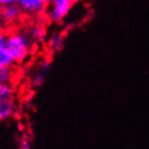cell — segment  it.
Wrapping results in <instances>:
<instances>
[{
	"label": "cell",
	"mask_w": 149,
	"mask_h": 149,
	"mask_svg": "<svg viewBox=\"0 0 149 149\" xmlns=\"http://www.w3.org/2000/svg\"><path fill=\"white\" fill-rule=\"evenodd\" d=\"M6 49L15 62L22 63L30 54V37L25 33H14L7 36Z\"/></svg>",
	"instance_id": "1"
},
{
	"label": "cell",
	"mask_w": 149,
	"mask_h": 149,
	"mask_svg": "<svg viewBox=\"0 0 149 149\" xmlns=\"http://www.w3.org/2000/svg\"><path fill=\"white\" fill-rule=\"evenodd\" d=\"M54 7L49 13V17L52 22H61L71 9L72 3L70 0H52Z\"/></svg>",
	"instance_id": "2"
},
{
	"label": "cell",
	"mask_w": 149,
	"mask_h": 149,
	"mask_svg": "<svg viewBox=\"0 0 149 149\" xmlns=\"http://www.w3.org/2000/svg\"><path fill=\"white\" fill-rule=\"evenodd\" d=\"M18 4L22 10L28 13H40L45 6L42 0H20Z\"/></svg>",
	"instance_id": "3"
},
{
	"label": "cell",
	"mask_w": 149,
	"mask_h": 149,
	"mask_svg": "<svg viewBox=\"0 0 149 149\" xmlns=\"http://www.w3.org/2000/svg\"><path fill=\"white\" fill-rule=\"evenodd\" d=\"M20 9L16 5H11L5 6L2 12L3 18L6 21H13L19 16Z\"/></svg>",
	"instance_id": "4"
},
{
	"label": "cell",
	"mask_w": 149,
	"mask_h": 149,
	"mask_svg": "<svg viewBox=\"0 0 149 149\" xmlns=\"http://www.w3.org/2000/svg\"><path fill=\"white\" fill-rule=\"evenodd\" d=\"M30 36L34 41L38 42H43L47 37L45 29L41 25H36L32 27L30 30Z\"/></svg>",
	"instance_id": "5"
},
{
	"label": "cell",
	"mask_w": 149,
	"mask_h": 149,
	"mask_svg": "<svg viewBox=\"0 0 149 149\" xmlns=\"http://www.w3.org/2000/svg\"><path fill=\"white\" fill-rule=\"evenodd\" d=\"M63 43H64L63 36L61 33H56L50 39L48 45H49V48L52 51H54V52H59V51H61V50L63 49Z\"/></svg>",
	"instance_id": "6"
},
{
	"label": "cell",
	"mask_w": 149,
	"mask_h": 149,
	"mask_svg": "<svg viewBox=\"0 0 149 149\" xmlns=\"http://www.w3.org/2000/svg\"><path fill=\"white\" fill-rule=\"evenodd\" d=\"M15 111V106L13 101L6 100L0 104V119H5L11 117Z\"/></svg>",
	"instance_id": "7"
},
{
	"label": "cell",
	"mask_w": 149,
	"mask_h": 149,
	"mask_svg": "<svg viewBox=\"0 0 149 149\" xmlns=\"http://www.w3.org/2000/svg\"><path fill=\"white\" fill-rule=\"evenodd\" d=\"M14 93V89L10 84H0V104L10 100Z\"/></svg>",
	"instance_id": "8"
},
{
	"label": "cell",
	"mask_w": 149,
	"mask_h": 149,
	"mask_svg": "<svg viewBox=\"0 0 149 149\" xmlns=\"http://www.w3.org/2000/svg\"><path fill=\"white\" fill-rule=\"evenodd\" d=\"M15 63V60L6 48L0 50V67H12Z\"/></svg>",
	"instance_id": "9"
},
{
	"label": "cell",
	"mask_w": 149,
	"mask_h": 149,
	"mask_svg": "<svg viewBox=\"0 0 149 149\" xmlns=\"http://www.w3.org/2000/svg\"><path fill=\"white\" fill-rule=\"evenodd\" d=\"M13 75L11 67H0V84H9Z\"/></svg>",
	"instance_id": "10"
},
{
	"label": "cell",
	"mask_w": 149,
	"mask_h": 149,
	"mask_svg": "<svg viewBox=\"0 0 149 149\" xmlns=\"http://www.w3.org/2000/svg\"><path fill=\"white\" fill-rule=\"evenodd\" d=\"M45 74L43 72H42L41 71H39L36 75H34L33 79L32 80V85L33 87L37 88L42 84V82L45 81Z\"/></svg>",
	"instance_id": "11"
},
{
	"label": "cell",
	"mask_w": 149,
	"mask_h": 149,
	"mask_svg": "<svg viewBox=\"0 0 149 149\" xmlns=\"http://www.w3.org/2000/svg\"><path fill=\"white\" fill-rule=\"evenodd\" d=\"M32 143L31 140L28 137H23L20 141V147L19 149H31Z\"/></svg>",
	"instance_id": "12"
},
{
	"label": "cell",
	"mask_w": 149,
	"mask_h": 149,
	"mask_svg": "<svg viewBox=\"0 0 149 149\" xmlns=\"http://www.w3.org/2000/svg\"><path fill=\"white\" fill-rule=\"evenodd\" d=\"M51 68V63L49 61H42V62L40 64V71L42 72H43L45 74H46L48 72H49V70Z\"/></svg>",
	"instance_id": "13"
},
{
	"label": "cell",
	"mask_w": 149,
	"mask_h": 149,
	"mask_svg": "<svg viewBox=\"0 0 149 149\" xmlns=\"http://www.w3.org/2000/svg\"><path fill=\"white\" fill-rule=\"evenodd\" d=\"M19 2H20V0H0V6H7L11 5H16Z\"/></svg>",
	"instance_id": "14"
},
{
	"label": "cell",
	"mask_w": 149,
	"mask_h": 149,
	"mask_svg": "<svg viewBox=\"0 0 149 149\" xmlns=\"http://www.w3.org/2000/svg\"><path fill=\"white\" fill-rule=\"evenodd\" d=\"M6 42H7V36H6L4 33H0V50L6 48Z\"/></svg>",
	"instance_id": "15"
},
{
	"label": "cell",
	"mask_w": 149,
	"mask_h": 149,
	"mask_svg": "<svg viewBox=\"0 0 149 149\" xmlns=\"http://www.w3.org/2000/svg\"><path fill=\"white\" fill-rule=\"evenodd\" d=\"M42 1L46 5V4H50V3H52V0H42Z\"/></svg>",
	"instance_id": "16"
},
{
	"label": "cell",
	"mask_w": 149,
	"mask_h": 149,
	"mask_svg": "<svg viewBox=\"0 0 149 149\" xmlns=\"http://www.w3.org/2000/svg\"><path fill=\"white\" fill-rule=\"evenodd\" d=\"M76 1H78V0H70V2H71L72 4H73V3H75Z\"/></svg>",
	"instance_id": "17"
},
{
	"label": "cell",
	"mask_w": 149,
	"mask_h": 149,
	"mask_svg": "<svg viewBox=\"0 0 149 149\" xmlns=\"http://www.w3.org/2000/svg\"><path fill=\"white\" fill-rule=\"evenodd\" d=\"M0 120H1V119H0Z\"/></svg>",
	"instance_id": "18"
}]
</instances>
